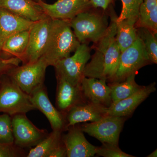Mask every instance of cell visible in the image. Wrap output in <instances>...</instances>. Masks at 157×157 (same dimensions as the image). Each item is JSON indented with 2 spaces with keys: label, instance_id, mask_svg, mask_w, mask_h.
Here are the masks:
<instances>
[{
  "label": "cell",
  "instance_id": "cell-1",
  "mask_svg": "<svg viewBox=\"0 0 157 157\" xmlns=\"http://www.w3.org/2000/svg\"><path fill=\"white\" fill-rule=\"evenodd\" d=\"M117 17L111 16L106 33L97 43L95 53L85 67L84 77L110 82L115 75L121 52L116 40Z\"/></svg>",
  "mask_w": 157,
  "mask_h": 157
},
{
  "label": "cell",
  "instance_id": "cell-2",
  "mask_svg": "<svg viewBox=\"0 0 157 157\" xmlns=\"http://www.w3.org/2000/svg\"><path fill=\"white\" fill-rule=\"evenodd\" d=\"M80 43L70 26V21L52 19L50 33L42 57L48 66L70 56Z\"/></svg>",
  "mask_w": 157,
  "mask_h": 157
},
{
  "label": "cell",
  "instance_id": "cell-3",
  "mask_svg": "<svg viewBox=\"0 0 157 157\" xmlns=\"http://www.w3.org/2000/svg\"><path fill=\"white\" fill-rule=\"evenodd\" d=\"M0 84V113L11 116L37 110L29 95L24 92L8 75Z\"/></svg>",
  "mask_w": 157,
  "mask_h": 157
},
{
  "label": "cell",
  "instance_id": "cell-4",
  "mask_svg": "<svg viewBox=\"0 0 157 157\" xmlns=\"http://www.w3.org/2000/svg\"><path fill=\"white\" fill-rule=\"evenodd\" d=\"M71 28L80 44L97 43L106 33L108 26L105 16L85 11L70 20Z\"/></svg>",
  "mask_w": 157,
  "mask_h": 157
},
{
  "label": "cell",
  "instance_id": "cell-5",
  "mask_svg": "<svg viewBox=\"0 0 157 157\" xmlns=\"http://www.w3.org/2000/svg\"><path fill=\"white\" fill-rule=\"evenodd\" d=\"M90 49L86 43H82L70 56L59 61L53 66L56 77L65 78L74 86H80L85 67L90 59Z\"/></svg>",
  "mask_w": 157,
  "mask_h": 157
},
{
  "label": "cell",
  "instance_id": "cell-6",
  "mask_svg": "<svg viewBox=\"0 0 157 157\" xmlns=\"http://www.w3.org/2000/svg\"><path fill=\"white\" fill-rule=\"evenodd\" d=\"M151 63L141 39L137 38L128 48L121 52L117 70L110 82H119L136 74L140 68Z\"/></svg>",
  "mask_w": 157,
  "mask_h": 157
},
{
  "label": "cell",
  "instance_id": "cell-7",
  "mask_svg": "<svg viewBox=\"0 0 157 157\" xmlns=\"http://www.w3.org/2000/svg\"><path fill=\"white\" fill-rule=\"evenodd\" d=\"M48 65L43 57L36 61L15 67L7 74L24 92L30 94L44 84Z\"/></svg>",
  "mask_w": 157,
  "mask_h": 157
},
{
  "label": "cell",
  "instance_id": "cell-8",
  "mask_svg": "<svg viewBox=\"0 0 157 157\" xmlns=\"http://www.w3.org/2000/svg\"><path fill=\"white\" fill-rule=\"evenodd\" d=\"M125 121L124 117L106 115L97 121L82 125L83 132L103 143L118 145L119 139Z\"/></svg>",
  "mask_w": 157,
  "mask_h": 157
},
{
  "label": "cell",
  "instance_id": "cell-9",
  "mask_svg": "<svg viewBox=\"0 0 157 157\" xmlns=\"http://www.w3.org/2000/svg\"><path fill=\"white\" fill-rule=\"evenodd\" d=\"M11 121L14 144L20 148L34 147L48 135L47 131L36 127L26 114L13 116Z\"/></svg>",
  "mask_w": 157,
  "mask_h": 157
},
{
  "label": "cell",
  "instance_id": "cell-10",
  "mask_svg": "<svg viewBox=\"0 0 157 157\" xmlns=\"http://www.w3.org/2000/svg\"><path fill=\"white\" fill-rule=\"evenodd\" d=\"M51 21L48 16L34 22L31 27L27 48L21 60L22 64L34 63L42 57L48 42Z\"/></svg>",
  "mask_w": 157,
  "mask_h": 157
},
{
  "label": "cell",
  "instance_id": "cell-11",
  "mask_svg": "<svg viewBox=\"0 0 157 157\" xmlns=\"http://www.w3.org/2000/svg\"><path fill=\"white\" fill-rule=\"evenodd\" d=\"M29 96L31 102L37 110L41 111L48 119L52 131L63 132L67 129V121L63 113L52 104L44 84L35 90Z\"/></svg>",
  "mask_w": 157,
  "mask_h": 157
},
{
  "label": "cell",
  "instance_id": "cell-12",
  "mask_svg": "<svg viewBox=\"0 0 157 157\" xmlns=\"http://www.w3.org/2000/svg\"><path fill=\"white\" fill-rule=\"evenodd\" d=\"M38 3L45 14L52 19L67 20L85 11L91 6L90 0H57L52 4L41 0Z\"/></svg>",
  "mask_w": 157,
  "mask_h": 157
},
{
  "label": "cell",
  "instance_id": "cell-13",
  "mask_svg": "<svg viewBox=\"0 0 157 157\" xmlns=\"http://www.w3.org/2000/svg\"><path fill=\"white\" fill-rule=\"evenodd\" d=\"M67 129V133L62 136L67 157L94 156L96 155L97 147L88 141L80 127L76 124L68 127Z\"/></svg>",
  "mask_w": 157,
  "mask_h": 157
},
{
  "label": "cell",
  "instance_id": "cell-14",
  "mask_svg": "<svg viewBox=\"0 0 157 157\" xmlns=\"http://www.w3.org/2000/svg\"><path fill=\"white\" fill-rule=\"evenodd\" d=\"M156 90V83L144 86L141 89L129 97L121 101L112 103L106 108L107 115L125 117L132 115L138 106Z\"/></svg>",
  "mask_w": 157,
  "mask_h": 157
},
{
  "label": "cell",
  "instance_id": "cell-15",
  "mask_svg": "<svg viewBox=\"0 0 157 157\" xmlns=\"http://www.w3.org/2000/svg\"><path fill=\"white\" fill-rule=\"evenodd\" d=\"M105 79L83 77L80 88L85 98L93 103L108 107L112 103L110 89Z\"/></svg>",
  "mask_w": 157,
  "mask_h": 157
},
{
  "label": "cell",
  "instance_id": "cell-16",
  "mask_svg": "<svg viewBox=\"0 0 157 157\" xmlns=\"http://www.w3.org/2000/svg\"><path fill=\"white\" fill-rule=\"evenodd\" d=\"M56 105L63 114L75 105L83 103V94L80 86H74L65 78L56 77Z\"/></svg>",
  "mask_w": 157,
  "mask_h": 157
},
{
  "label": "cell",
  "instance_id": "cell-17",
  "mask_svg": "<svg viewBox=\"0 0 157 157\" xmlns=\"http://www.w3.org/2000/svg\"><path fill=\"white\" fill-rule=\"evenodd\" d=\"M0 8L33 22L48 17L34 0H0Z\"/></svg>",
  "mask_w": 157,
  "mask_h": 157
},
{
  "label": "cell",
  "instance_id": "cell-18",
  "mask_svg": "<svg viewBox=\"0 0 157 157\" xmlns=\"http://www.w3.org/2000/svg\"><path fill=\"white\" fill-rule=\"evenodd\" d=\"M62 133L60 131H52L40 143L31 149L26 157H67Z\"/></svg>",
  "mask_w": 157,
  "mask_h": 157
},
{
  "label": "cell",
  "instance_id": "cell-19",
  "mask_svg": "<svg viewBox=\"0 0 157 157\" xmlns=\"http://www.w3.org/2000/svg\"><path fill=\"white\" fill-rule=\"evenodd\" d=\"M106 108L90 102L73 106L66 114L67 129L80 123L93 122L99 120L107 115Z\"/></svg>",
  "mask_w": 157,
  "mask_h": 157
},
{
  "label": "cell",
  "instance_id": "cell-20",
  "mask_svg": "<svg viewBox=\"0 0 157 157\" xmlns=\"http://www.w3.org/2000/svg\"><path fill=\"white\" fill-rule=\"evenodd\" d=\"M34 22L0 8V41L3 43L11 35L30 29Z\"/></svg>",
  "mask_w": 157,
  "mask_h": 157
},
{
  "label": "cell",
  "instance_id": "cell-21",
  "mask_svg": "<svg viewBox=\"0 0 157 157\" xmlns=\"http://www.w3.org/2000/svg\"><path fill=\"white\" fill-rule=\"evenodd\" d=\"M137 17H129L120 21L117 20L116 18V40L121 52L130 47L137 39Z\"/></svg>",
  "mask_w": 157,
  "mask_h": 157
},
{
  "label": "cell",
  "instance_id": "cell-22",
  "mask_svg": "<svg viewBox=\"0 0 157 157\" xmlns=\"http://www.w3.org/2000/svg\"><path fill=\"white\" fill-rule=\"evenodd\" d=\"M29 30L19 32L8 37L3 42L1 51L8 57L18 58L21 60L27 48Z\"/></svg>",
  "mask_w": 157,
  "mask_h": 157
},
{
  "label": "cell",
  "instance_id": "cell-23",
  "mask_svg": "<svg viewBox=\"0 0 157 157\" xmlns=\"http://www.w3.org/2000/svg\"><path fill=\"white\" fill-rule=\"evenodd\" d=\"M136 27L157 33V0H144L139 7Z\"/></svg>",
  "mask_w": 157,
  "mask_h": 157
},
{
  "label": "cell",
  "instance_id": "cell-24",
  "mask_svg": "<svg viewBox=\"0 0 157 157\" xmlns=\"http://www.w3.org/2000/svg\"><path fill=\"white\" fill-rule=\"evenodd\" d=\"M135 76L136 74H132L123 81L112 82L108 85L111 91L110 96L112 103H116L128 98L143 87L136 83Z\"/></svg>",
  "mask_w": 157,
  "mask_h": 157
},
{
  "label": "cell",
  "instance_id": "cell-25",
  "mask_svg": "<svg viewBox=\"0 0 157 157\" xmlns=\"http://www.w3.org/2000/svg\"><path fill=\"white\" fill-rule=\"evenodd\" d=\"M137 36L141 39L150 61L157 63V40L156 34L145 28H136Z\"/></svg>",
  "mask_w": 157,
  "mask_h": 157
},
{
  "label": "cell",
  "instance_id": "cell-26",
  "mask_svg": "<svg viewBox=\"0 0 157 157\" xmlns=\"http://www.w3.org/2000/svg\"><path fill=\"white\" fill-rule=\"evenodd\" d=\"M11 117L7 113L0 115V143L14 144Z\"/></svg>",
  "mask_w": 157,
  "mask_h": 157
},
{
  "label": "cell",
  "instance_id": "cell-27",
  "mask_svg": "<svg viewBox=\"0 0 157 157\" xmlns=\"http://www.w3.org/2000/svg\"><path fill=\"white\" fill-rule=\"evenodd\" d=\"M122 9L120 16L117 20L120 21L129 17H137L139 7L144 0H121Z\"/></svg>",
  "mask_w": 157,
  "mask_h": 157
},
{
  "label": "cell",
  "instance_id": "cell-28",
  "mask_svg": "<svg viewBox=\"0 0 157 157\" xmlns=\"http://www.w3.org/2000/svg\"><path fill=\"white\" fill-rule=\"evenodd\" d=\"M96 155L104 157H134L122 151L118 145L113 144L102 143V146L97 147Z\"/></svg>",
  "mask_w": 157,
  "mask_h": 157
},
{
  "label": "cell",
  "instance_id": "cell-29",
  "mask_svg": "<svg viewBox=\"0 0 157 157\" xmlns=\"http://www.w3.org/2000/svg\"><path fill=\"white\" fill-rule=\"evenodd\" d=\"M26 156L22 148L14 144L0 143V157H19Z\"/></svg>",
  "mask_w": 157,
  "mask_h": 157
},
{
  "label": "cell",
  "instance_id": "cell-30",
  "mask_svg": "<svg viewBox=\"0 0 157 157\" xmlns=\"http://www.w3.org/2000/svg\"><path fill=\"white\" fill-rule=\"evenodd\" d=\"M21 63L20 59L14 57L0 58V77L6 75L9 71Z\"/></svg>",
  "mask_w": 157,
  "mask_h": 157
},
{
  "label": "cell",
  "instance_id": "cell-31",
  "mask_svg": "<svg viewBox=\"0 0 157 157\" xmlns=\"http://www.w3.org/2000/svg\"><path fill=\"white\" fill-rule=\"evenodd\" d=\"M112 0H90L91 6L95 8H101L103 10L107 9Z\"/></svg>",
  "mask_w": 157,
  "mask_h": 157
},
{
  "label": "cell",
  "instance_id": "cell-32",
  "mask_svg": "<svg viewBox=\"0 0 157 157\" xmlns=\"http://www.w3.org/2000/svg\"><path fill=\"white\" fill-rule=\"evenodd\" d=\"M147 157H157V150L156 149L153 152L151 153L150 154L147 156Z\"/></svg>",
  "mask_w": 157,
  "mask_h": 157
},
{
  "label": "cell",
  "instance_id": "cell-33",
  "mask_svg": "<svg viewBox=\"0 0 157 157\" xmlns=\"http://www.w3.org/2000/svg\"><path fill=\"white\" fill-rule=\"evenodd\" d=\"M3 45V42L2 41H0V51L2 49V46Z\"/></svg>",
  "mask_w": 157,
  "mask_h": 157
},
{
  "label": "cell",
  "instance_id": "cell-34",
  "mask_svg": "<svg viewBox=\"0 0 157 157\" xmlns=\"http://www.w3.org/2000/svg\"><path fill=\"white\" fill-rule=\"evenodd\" d=\"M35 2H39V1H41V0H34Z\"/></svg>",
  "mask_w": 157,
  "mask_h": 157
},
{
  "label": "cell",
  "instance_id": "cell-35",
  "mask_svg": "<svg viewBox=\"0 0 157 157\" xmlns=\"http://www.w3.org/2000/svg\"><path fill=\"white\" fill-rule=\"evenodd\" d=\"M2 51H0V58H2Z\"/></svg>",
  "mask_w": 157,
  "mask_h": 157
}]
</instances>
